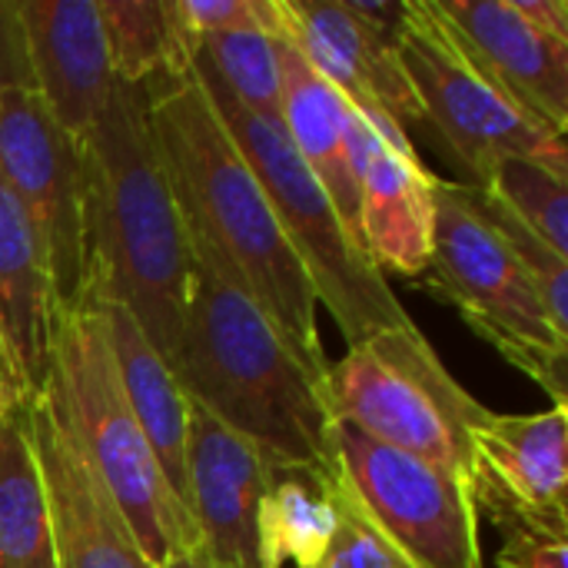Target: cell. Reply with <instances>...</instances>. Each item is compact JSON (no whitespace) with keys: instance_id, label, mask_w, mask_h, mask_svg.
I'll return each mask as SVG.
<instances>
[{"instance_id":"22","label":"cell","mask_w":568,"mask_h":568,"mask_svg":"<svg viewBox=\"0 0 568 568\" xmlns=\"http://www.w3.org/2000/svg\"><path fill=\"white\" fill-rule=\"evenodd\" d=\"M0 568H57V539L27 403L0 416Z\"/></svg>"},{"instance_id":"18","label":"cell","mask_w":568,"mask_h":568,"mask_svg":"<svg viewBox=\"0 0 568 568\" xmlns=\"http://www.w3.org/2000/svg\"><path fill=\"white\" fill-rule=\"evenodd\" d=\"M353 116L356 110L283 37L280 123L293 150L313 173V180L326 190L336 213L343 216L349 233L359 240V173L353 160Z\"/></svg>"},{"instance_id":"6","label":"cell","mask_w":568,"mask_h":568,"mask_svg":"<svg viewBox=\"0 0 568 568\" xmlns=\"http://www.w3.org/2000/svg\"><path fill=\"white\" fill-rule=\"evenodd\" d=\"M326 403L333 423L473 486V436L489 409L453 379L416 323L373 333L333 359L326 366Z\"/></svg>"},{"instance_id":"32","label":"cell","mask_w":568,"mask_h":568,"mask_svg":"<svg viewBox=\"0 0 568 568\" xmlns=\"http://www.w3.org/2000/svg\"><path fill=\"white\" fill-rule=\"evenodd\" d=\"M30 396L33 393H30L13 353H10V346H7V339L0 333V416L10 413V409H20Z\"/></svg>"},{"instance_id":"20","label":"cell","mask_w":568,"mask_h":568,"mask_svg":"<svg viewBox=\"0 0 568 568\" xmlns=\"http://www.w3.org/2000/svg\"><path fill=\"white\" fill-rule=\"evenodd\" d=\"M53 326L57 300L47 250L0 176V333L30 393L47 379Z\"/></svg>"},{"instance_id":"26","label":"cell","mask_w":568,"mask_h":568,"mask_svg":"<svg viewBox=\"0 0 568 568\" xmlns=\"http://www.w3.org/2000/svg\"><path fill=\"white\" fill-rule=\"evenodd\" d=\"M473 190V200L476 206L483 210V216L499 230V236L509 243V250L516 253V260L523 263V270L532 276L539 296H542V306L549 313V320L556 323L559 333L568 336V260L559 256L552 246H546L526 223H519L506 206H499L489 193Z\"/></svg>"},{"instance_id":"2","label":"cell","mask_w":568,"mask_h":568,"mask_svg":"<svg viewBox=\"0 0 568 568\" xmlns=\"http://www.w3.org/2000/svg\"><path fill=\"white\" fill-rule=\"evenodd\" d=\"M150 126L183 226L216 253L303 363L326 379L313 283L193 73L150 83Z\"/></svg>"},{"instance_id":"27","label":"cell","mask_w":568,"mask_h":568,"mask_svg":"<svg viewBox=\"0 0 568 568\" xmlns=\"http://www.w3.org/2000/svg\"><path fill=\"white\" fill-rule=\"evenodd\" d=\"M339 473V469H336ZM316 568H413L399 549L376 529V523L363 513L356 496L339 476L336 486V532Z\"/></svg>"},{"instance_id":"24","label":"cell","mask_w":568,"mask_h":568,"mask_svg":"<svg viewBox=\"0 0 568 568\" xmlns=\"http://www.w3.org/2000/svg\"><path fill=\"white\" fill-rule=\"evenodd\" d=\"M223 87L256 116L280 120L283 110V33L280 10L273 27L220 30L196 40Z\"/></svg>"},{"instance_id":"31","label":"cell","mask_w":568,"mask_h":568,"mask_svg":"<svg viewBox=\"0 0 568 568\" xmlns=\"http://www.w3.org/2000/svg\"><path fill=\"white\" fill-rule=\"evenodd\" d=\"M509 3L536 30L568 40V0H509Z\"/></svg>"},{"instance_id":"10","label":"cell","mask_w":568,"mask_h":568,"mask_svg":"<svg viewBox=\"0 0 568 568\" xmlns=\"http://www.w3.org/2000/svg\"><path fill=\"white\" fill-rule=\"evenodd\" d=\"M0 176L47 250L57 316L80 310L90 300L83 156L37 90L0 93Z\"/></svg>"},{"instance_id":"12","label":"cell","mask_w":568,"mask_h":568,"mask_svg":"<svg viewBox=\"0 0 568 568\" xmlns=\"http://www.w3.org/2000/svg\"><path fill=\"white\" fill-rule=\"evenodd\" d=\"M27 419L50 499L57 568H156L87 466L50 383L27 399Z\"/></svg>"},{"instance_id":"3","label":"cell","mask_w":568,"mask_h":568,"mask_svg":"<svg viewBox=\"0 0 568 568\" xmlns=\"http://www.w3.org/2000/svg\"><path fill=\"white\" fill-rule=\"evenodd\" d=\"M80 156L87 296L123 306L170 363L190 300V250L150 126V87L113 83Z\"/></svg>"},{"instance_id":"21","label":"cell","mask_w":568,"mask_h":568,"mask_svg":"<svg viewBox=\"0 0 568 568\" xmlns=\"http://www.w3.org/2000/svg\"><path fill=\"white\" fill-rule=\"evenodd\" d=\"M336 469L273 466L260 513V568H316L336 532Z\"/></svg>"},{"instance_id":"30","label":"cell","mask_w":568,"mask_h":568,"mask_svg":"<svg viewBox=\"0 0 568 568\" xmlns=\"http://www.w3.org/2000/svg\"><path fill=\"white\" fill-rule=\"evenodd\" d=\"M13 90H33V70L17 0H0V93Z\"/></svg>"},{"instance_id":"5","label":"cell","mask_w":568,"mask_h":568,"mask_svg":"<svg viewBox=\"0 0 568 568\" xmlns=\"http://www.w3.org/2000/svg\"><path fill=\"white\" fill-rule=\"evenodd\" d=\"M190 73L203 87L210 106L243 153L246 166L256 173L290 250L313 283L316 303L329 310L346 346H356L373 333L413 323L389 290L386 276L376 270L363 243L336 213L326 190L313 180V173L293 150L283 123L246 110L223 87L200 50L193 53Z\"/></svg>"},{"instance_id":"28","label":"cell","mask_w":568,"mask_h":568,"mask_svg":"<svg viewBox=\"0 0 568 568\" xmlns=\"http://www.w3.org/2000/svg\"><path fill=\"white\" fill-rule=\"evenodd\" d=\"M499 568H568V529L523 519L499 526Z\"/></svg>"},{"instance_id":"9","label":"cell","mask_w":568,"mask_h":568,"mask_svg":"<svg viewBox=\"0 0 568 568\" xmlns=\"http://www.w3.org/2000/svg\"><path fill=\"white\" fill-rule=\"evenodd\" d=\"M343 483L413 568H483L479 509L459 476L336 423Z\"/></svg>"},{"instance_id":"11","label":"cell","mask_w":568,"mask_h":568,"mask_svg":"<svg viewBox=\"0 0 568 568\" xmlns=\"http://www.w3.org/2000/svg\"><path fill=\"white\" fill-rule=\"evenodd\" d=\"M283 37L399 156L419 160L406 123H423L396 43L356 20L343 0H276Z\"/></svg>"},{"instance_id":"8","label":"cell","mask_w":568,"mask_h":568,"mask_svg":"<svg viewBox=\"0 0 568 568\" xmlns=\"http://www.w3.org/2000/svg\"><path fill=\"white\" fill-rule=\"evenodd\" d=\"M396 57L419 100L423 120L463 173V186H483L496 163L529 156L568 176L566 133L519 113L466 60L433 0H409L396 37Z\"/></svg>"},{"instance_id":"7","label":"cell","mask_w":568,"mask_h":568,"mask_svg":"<svg viewBox=\"0 0 568 568\" xmlns=\"http://www.w3.org/2000/svg\"><path fill=\"white\" fill-rule=\"evenodd\" d=\"M433 293L513 366L536 379L552 406H568V336L549 320L532 276L499 230L483 216L473 190L436 180L433 186Z\"/></svg>"},{"instance_id":"13","label":"cell","mask_w":568,"mask_h":568,"mask_svg":"<svg viewBox=\"0 0 568 568\" xmlns=\"http://www.w3.org/2000/svg\"><path fill=\"white\" fill-rule=\"evenodd\" d=\"M473 446V503L496 529L516 519L568 529V406L526 416L489 409Z\"/></svg>"},{"instance_id":"17","label":"cell","mask_w":568,"mask_h":568,"mask_svg":"<svg viewBox=\"0 0 568 568\" xmlns=\"http://www.w3.org/2000/svg\"><path fill=\"white\" fill-rule=\"evenodd\" d=\"M353 160L359 173V240L376 270L423 276L433 250L436 173L423 160L389 150L369 123L353 116Z\"/></svg>"},{"instance_id":"4","label":"cell","mask_w":568,"mask_h":568,"mask_svg":"<svg viewBox=\"0 0 568 568\" xmlns=\"http://www.w3.org/2000/svg\"><path fill=\"white\" fill-rule=\"evenodd\" d=\"M43 383L53 386L87 466L116 503L146 559L163 568L196 552V523L166 483L156 453L126 403L103 320L90 300L80 310L57 316Z\"/></svg>"},{"instance_id":"16","label":"cell","mask_w":568,"mask_h":568,"mask_svg":"<svg viewBox=\"0 0 568 568\" xmlns=\"http://www.w3.org/2000/svg\"><path fill=\"white\" fill-rule=\"evenodd\" d=\"M27 33L33 90L77 143L90 133L113 93L97 0H17Z\"/></svg>"},{"instance_id":"15","label":"cell","mask_w":568,"mask_h":568,"mask_svg":"<svg viewBox=\"0 0 568 568\" xmlns=\"http://www.w3.org/2000/svg\"><path fill=\"white\" fill-rule=\"evenodd\" d=\"M466 60L529 120L566 133L568 40L526 23L509 0H433Z\"/></svg>"},{"instance_id":"23","label":"cell","mask_w":568,"mask_h":568,"mask_svg":"<svg viewBox=\"0 0 568 568\" xmlns=\"http://www.w3.org/2000/svg\"><path fill=\"white\" fill-rule=\"evenodd\" d=\"M116 83L150 87L190 73L196 43L176 17V0H97Z\"/></svg>"},{"instance_id":"25","label":"cell","mask_w":568,"mask_h":568,"mask_svg":"<svg viewBox=\"0 0 568 568\" xmlns=\"http://www.w3.org/2000/svg\"><path fill=\"white\" fill-rule=\"evenodd\" d=\"M499 206L526 223L546 246L568 260V176L529 156H509L493 166L483 186Z\"/></svg>"},{"instance_id":"1","label":"cell","mask_w":568,"mask_h":568,"mask_svg":"<svg viewBox=\"0 0 568 568\" xmlns=\"http://www.w3.org/2000/svg\"><path fill=\"white\" fill-rule=\"evenodd\" d=\"M186 250L190 300L170 359L186 399L246 436L273 466L336 469L326 379L303 363L190 230Z\"/></svg>"},{"instance_id":"29","label":"cell","mask_w":568,"mask_h":568,"mask_svg":"<svg viewBox=\"0 0 568 568\" xmlns=\"http://www.w3.org/2000/svg\"><path fill=\"white\" fill-rule=\"evenodd\" d=\"M176 17L193 43L206 33L240 27H273L276 0H176Z\"/></svg>"},{"instance_id":"14","label":"cell","mask_w":568,"mask_h":568,"mask_svg":"<svg viewBox=\"0 0 568 568\" xmlns=\"http://www.w3.org/2000/svg\"><path fill=\"white\" fill-rule=\"evenodd\" d=\"M273 463L240 433L190 403L186 506L200 549L226 568H260V513Z\"/></svg>"},{"instance_id":"19","label":"cell","mask_w":568,"mask_h":568,"mask_svg":"<svg viewBox=\"0 0 568 568\" xmlns=\"http://www.w3.org/2000/svg\"><path fill=\"white\" fill-rule=\"evenodd\" d=\"M90 303L103 320V329H106V339H110V349H113V359H116V373H120V386L126 393V403H130L140 429L146 433L166 483L173 486V493L186 506L190 399L180 389L170 363L156 353V346L146 339V333L136 326V320L123 306L97 300V296H90Z\"/></svg>"},{"instance_id":"33","label":"cell","mask_w":568,"mask_h":568,"mask_svg":"<svg viewBox=\"0 0 568 568\" xmlns=\"http://www.w3.org/2000/svg\"><path fill=\"white\" fill-rule=\"evenodd\" d=\"M163 568H226L220 566V562H213L203 549H196V552H186V556H180V559H173V562H166Z\"/></svg>"}]
</instances>
